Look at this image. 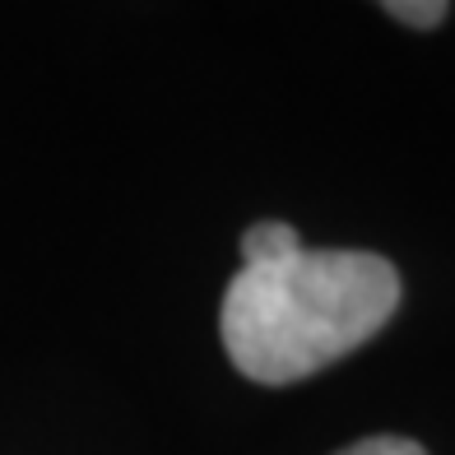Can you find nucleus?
I'll use <instances>...</instances> for the list:
<instances>
[{
  "mask_svg": "<svg viewBox=\"0 0 455 455\" xmlns=\"http://www.w3.org/2000/svg\"><path fill=\"white\" fill-rule=\"evenodd\" d=\"M400 307V275L377 251H302L242 265L223 293V348L246 381L288 386L367 344Z\"/></svg>",
  "mask_w": 455,
  "mask_h": 455,
  "instance_id": "1",
  "label": "nucleus"
},
{
  "mask_svg": "<svg viewBox=\"0 0 455 455\" xmlns=\"http://www.w3.org/2000/svg\"><path fill=\"white\" fill-rule=\"evenodd\" d=\"M298 251H302V237L288 223H279V219L251 223L246 237H242V265H275V260H288Z\"/></svg>",
  "mask_w": 455,
  "mask_h": 455,
  "instance_id": "2",
  "label": "nucleus"
},
{
  "mask_svg": "<svg viewBox=\"0 0 455 455\" xmlns=\"http://www.w3.org/2000/svg\"><path fill=\"white\" fill-rule=\"evenodd\" d=\"M386 14L400 19V24H413V28H437L451 14V5H442V0H432V5H404V0H395V5H386Z\"/></svg>",
  "mask_w": 455,
  "mask_h": 455,
  "instance_id": "3",
  "label": "nucleus"
},
{
  "mask_svg": "<svg viewBox=\"0 0 455 455\" xmlns=\"http://www.w3.org/2000/svg\"><path fill=\"white\" fill-rule=\"evenodd\" d=\"M339 455H427V451L409 437H367V442H354Z\"/></svg>",
  "mask_w": 455,
  "mask_h": 455,
  "instance_id": "4",
  "label": "nucleus"
}]
</instances>
